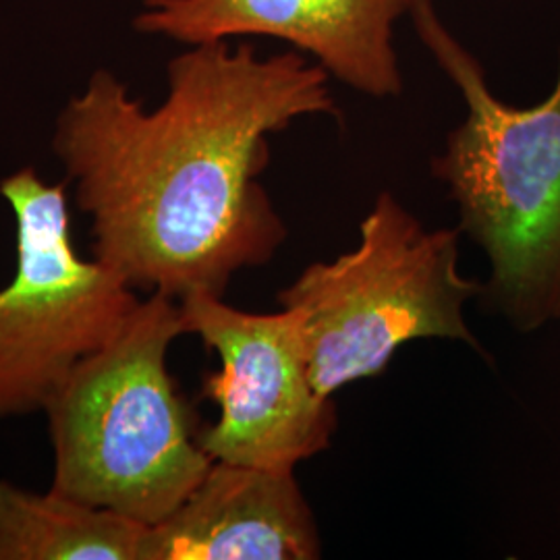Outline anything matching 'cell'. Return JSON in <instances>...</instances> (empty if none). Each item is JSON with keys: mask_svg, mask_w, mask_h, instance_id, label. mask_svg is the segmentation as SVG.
<instances>
[{"mask_svg": "<svg viewBox=\"0 0 560 560\" xmlns=\"http://www.w3.org/2000/svg\"><path fill=\"white\" fill-rule=\"evenodd\" d=\"M328 73L300 50L196 44L168 65L152 113L108 71L65 106L52 148L92 219L94 258L133 289L222 298L272 260L287 224L261 187L270 136L303 117L340 119Z\"/></svg>", "mask_w": 560, "mask_h": 560, "instance_id": "6da1fadb", "label": "cell"}, {"mask_svg": "<svg viewBox=\"0 0 560 560\" xmlns=\"http://www.w3.org/2000/svg\"><path fill=\"white\" fill-rule=\"evenodd\" d=\"M418 36L459 88L467 115L432 175L459 208V231L490 261L483 305L517 332L560 320V48L555 90L517 108L494 96L486 71L442 23L432 0H413Z\"/></svg>", "mask_w": 560, "mask_h": 560, "instance_id": "7a4b0ae2", "label": "cell"}, {"mask_svg": "<svg viewBox=\"0 0 560 560\" xmlns=\"http://www.w3.org/2000/svg\"><path fill=\"white\" fill-rule=\"evenodd\" d=\"M185 332L179 300L150 293L48 400L52 488L141 525L168 517L214 460L168 372Z\"/></svg>", "mask_w": 560, "mask_h": 560, "instance_id": "3957f363", "label": "cell"}, {"mask_svg": "<svg viewBox=\"0 0 560 560\" xmlns=\"http://www.w3.org/2000/svg\"><path fill=\"white\" fill-rule=\"evenodd\" d=\"M459 229L428 231L384 191L361 221L355 249L307 266L280 291V305L301 312L322 395L381 376L411 340H460L486 355L465 322L481 282L459 272Z\"/></svg>", "mask_w": 560, "mask_h": 560, "instance_id": "277c9868", "label": "cell"}, {"mask_svg": "<svg viewBox=\"0 0 560 560\" xmlns=\"http://www.w3.org/2000/svg\"><path fill=\"white\" fill-rule=\"evenodd\" d=\"M18 222V270L0 289V418L44 411L80 361L119 335L136 289L71 240L65 185L34 168L0 180Z\"/></svg>", "mask_w": 560, "mask_h": 560, "instance_id": "5b68a950", "label": "cell"}, {"mask_svg": "<svg viewBox=\"0 0 560 560\" xmlns=\"http://www.w3.org/2000/svg\"><path fill=\"white\" fill-rule=\"evenodd\" d=\"M179 305L185 332L221 360L201 384L221 411L198 434L210 459L295 471L330 446L337 402L314 386L300 310L249 314L212 293H189Z\"/></svg>", "mask_w": 560, "mask_h": 560, "instance_id": "8992f818", "label": "cell"}, {"mask_svg": "<svg viewBox=\"0 0 560 560\" xmlns=\"http://www.w3.org/2000/svg\"><path fill=\"white\" fill-rule=\"evenodd\" d=\"M413 0H145L136 30L185 44L270 36L374 98L402 92L393 27Z\"/></svg>", "mask_w": 560, "mask_h": 560, "instance_id": "52a82bcc", "label": "cell"}, {"mask_svg": "<svg viewBox=\"0 0 560 560\" xmlns=\"http://www.w3.org/2000/svg\"><path fill=\"white\" fill-rule=\"evenodd\" d=\"M318 523L293 471L214 460L189 497L148 525L140 560H314Z\"/></svg>", "mask_w": 560, "mask_h": 560, "instance_id": "ba28073f", "label": "cell"}, {"mask_svg": "<svg viewBox=\"0 0 560 560\" xmlns=\"http://www.w3.org/2000/svg\"><path fill=\"white\" fill-rule=\"evenodd\" d=\"M145 525L50 488L0 481V560H140Z\"/></svg>", "mask_w": 560, "mask_h": 560, "instance_id": "9c48e42d", "label": "cell"}]
</instances>
